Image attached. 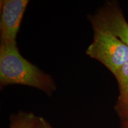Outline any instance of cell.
I'll list each match as a JSON object with an SVG mask.
<instances>
[{
    "instance_id": "cell-1",
    "label": "cell",
    "mask_w": 128,
    "mask_h": 128,
    "mask_svg": "<svg viewBox=\"0 0 128 128\" xmlns=\"http://www.w3.org/2000/svg\"><path fill=\"white\" fill-rule=\"evenodd\" d=\"M0 84L1 87L12 84L30 86L49 96L56 88L50 75L21 55L17 43L0 44Z\"/></svg>"
},
{
    "instance_id": "cell-4",
    "label": "cell",
    "mask_w": 128,
    "mask_h": 128,
    "mask_svg": "<svg viewBox=\"0 0 128 128\" xmlns=\"http://www.w3.org/2000/svg\"><path fill=\"white\" fill-rule=\"evenodd\" d=\"M28 2V0H1L0 1L1 43H17L16 38Z\"/></svg>"
},
{
    "instance_id": "cell-2",
    "label": "cell",
    "mask_w": 128,
    "mask_h": 128,
    "mask_svg": "<svg viewBox=\"0 0 128 128\" xmlns=\"http://www.w3.org/2000/svg\"><path fill=\"white\" fill-rule=\"evenodd\" d=\"M94 37L86 54L114 75L128 60V46L108 30L93 28Z\"/></svg>"
},
{
    "instance_id": "cell-9",
    "label": "cell",
    "mask_w": 128,
    "mask_h": 128,
    "mask_svg": "<svg viewBox=\"0 0 128 128\" xmlns=\"http://www.w3.org/2000/svg\"><path fill=\"white\" fill-rule=\"evenodd\" d=\"M119 128H128V119H121Z\"/></svg>"
},
{
    "instance_id": "cell-8",
    "label": "cell",
    "mask_w": 128,
    "mask_h": 128,
    "mask_svg": "<svg viewBox=\"0 0 128 128\" xmlns=\"http://www.w3.org/2000/svg\"><path fill=\"white\" fill-rule=\"evenodd\" d=\"M34 128H53L50 124L42 117H38Z\"/></svg>"
},
{
    "instance_id": "cell-6",
    "label": "cell",
    "mask_w": 128,
    "mask_h": 128,
    "mask_svg": "<svg viewBox=\"0 0 128 128\" xmlns=\"http://www.w3.org/2000/svg\"><path fill=\"white\" fill-rule=\"evenodd\" d=\"M119 89L118 99L128 97V60L114 74Z\"/></svg>"
},
{
    "instance_id": "cell-3",
    "label": "cell",
    "mask_w": 128,
    "mask_h": 128,
    "mask_svg": "<svg viewBox=\"0 0 128 128\" xmlns=\"http://www.w3.org/2000/svg\"><path fill=\"white\" fill-rule=\"evenodd\" d=\"M89 20L92 28L108 30L128 46V23L117 1H107Z\"/></svg>"
},
{
    "instance_id": "cell-5",
    "label": "cell",
    "mask_w": 128,
    "mask_h": 128,
    "mask_svg": "<svg viewBox=\"0 0 128 128\" xmlns=\"http://www.w3.org/2000/svg\"><path fill=\"white\" fill-rule=\"evenodd\" d=\"M38 117L32 112H18L11 116L9 128H34Z\"/></svg>"
},
{
    "instance_id": "cell-7",
    "label": "cell",
    "mask_w": 128,
    "mask_h": 128,
    "mask_svg": "<svg viewBox=\"0 0 128 128\" xmlns=\"http://www.w3.org/2000/svg\"><path fill=\"white\" fill-rule=\"evenodd\" d=\"M114 108L121 119H128V97L124 99H118Z\"/></svg>"
}]
</instances>
